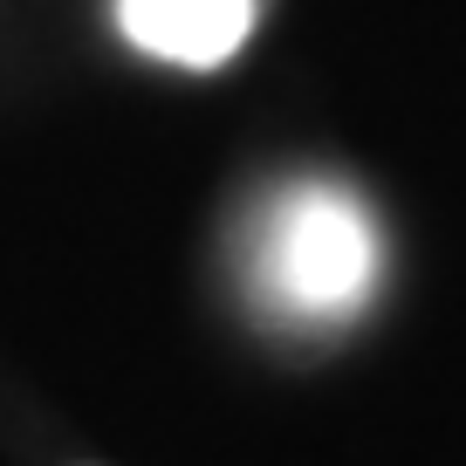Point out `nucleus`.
I'll use <instances>...</instances> for the list:
<instances>
[{
  "instance_id": "obj_2",
  "label": "nucleus",
  "mask_w": 466,
  "mask_h": 466,
  "mask_svg": "<svg viewBox=\"0 0 466 466\" xmlns=\"http://www.w3.org/2000/svg\"><path fill=\"white\" fill-rule=\"evenodd\" d=\"M261 0H116L124 42L178 69H219L254 35Z\"/></svg>"
},
{
  "instance_id": "obj_1",
  "label": "nucleus",
  "mask_w": 466,
  "mask_h": 466,
  "mask_svg": "<svg viewBox=\"0 0 466 466\" xmlns=\"http://www.w3.org/2000/svg\"><path fill=\"white\" fill-rule=\"evenodd\" d=\"M378 219L336 178H295L254 213L248 295L289 329H343L378 289Z\"/></svg>"
}]
</instances>
